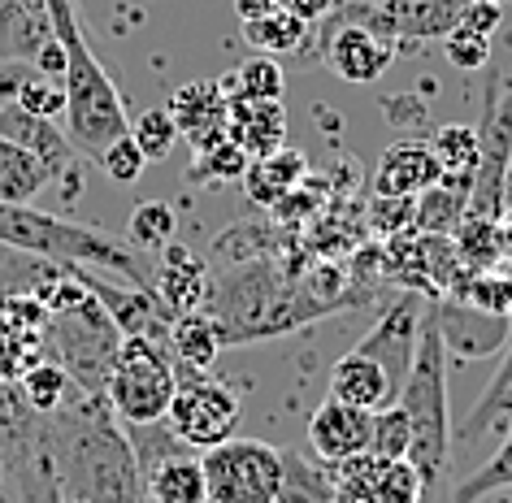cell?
<instances>
[{
  "instance_id": "6da1fadb",
  "label": "cell",
  "mask_w": 512,
  "mask_h": 503,
  "mask_svg": "<svg viewBox=\"0 0 512 503\" xmlns=\"http://www.w3.org/2000/svg\"><path fill=\"white\" fill-rule=\"evenodd\" d=\"M44 456L70 503H148L144 469L109 399L74 391L66 408L48 412Z\"/></svg>"
},
{
  "instance_id": "7a4b0ae2",
  "label": "cell",
  "mask_w": 512,
  "mask_h": 503,
  "mask_svg": "<svg viewBox=\"0 0 512 503\" xmlns=\"http://www.w3.org/2000/svg\"><path fill=\"white\" fill-rule=\"evenodd\" d=\"M204 313L217 321L226 347H243L309 326V321L330 313V304L317 300L296 269L278 261H243L213 278Z\"/></svg>"
},
{
  "instance_id": "3957f363",
  "label": "cell",
  "mask_w": 512,
  "mask_h": 503,
  "mask_svg": "<svg viewBox=\"0 0 512 503\" xmlns=\"http://www.w3.org/2000/svg\"><path fill=\"white\" fill-rule=\"evenodd\" d=\"M48 18H53V35L66 48V135L79 157L100 161L113 139L131 131L126 122V105L113 87L109 70L87 44L79 0H48Z\"/></svg>"
},
{
  "instance_id": "277c9868",
  "label": "cell",
  "mask_w": 512,
  "mask_h": 503,
  "mask_svg": "<svg viewBox=\"0 0 512 503\" xmlns=\"http://www.w3.org/2000/svg\"><path fill=\"white\" fill-rule=\"evenodd\" d=\"M0 243L48 256L57 265H83L122 282H135V287H152V265L144 261V252H135L126 243V235H109L100 226L40 213L35 204H0Z\"/></svg>"
},
{
  "instance_id": "5b68a950",
  "label": "cell",
  "mask_w": 512,
  "mask_h": 503,
  "mask_svg": "<svg viewBox=\"0 0 512 503\" xmlns=\"http://www.w3.org/2000/svg\"><path fill=\"white\" fill-rule=\"evenodd\" d=\"M395 408L404 412L408 421V464L421 477V490L443 486L447 477V460H452V417H447V347L434 330V321L426 313V326H421L417 339V356L413 369L404 378V391L395 399Z\"/></svg>"
},
{
  "instance_id": "8992f818",
  "label": "cell",
  "mask_w": 512,
  "mask_h": 503,
  "mask_svg": "<svg viewBox=\"0 0 512 503\" xmlns=\"http://www.w3.org/2000/svg\"><path fill=\"white\" fill-rule=\"evenodd\" d=\"M126 334L113 326V317L100 308V300L87 291L83 304L53 313L44 326V360L66 369V378L79 386L83 395L105 399L109 391V373L118 365Z\"/></svg>"
},
{
  "instance_id": "52a82bcc",
  "label": "cell",
  "mask_w": 512,
  "mask_h": 503,
  "mask_svg": "<svg viewBox=\"0 0 512 503\" xmlns=\"http://www.w3.org/2000/svg\"><path fill=\"white\" fill-rule=\"evenodd\" d=\"M178 391V365L174 352L148 339H122L118 365L109 373V408L122 425H148L165 421L170 399Z\"/></svg>"
},
{
  "instance_id": "ba28073f",
  "label": "cell",
  "mask_w": 512,
  "mask_h": 503,
  "mask_svg": "<svg viewBox=\"0 0 512 503\" xmlns=\"http://www.w3.org/2000/svg\"><path fill=\"white\" fill-rule=\"evenodd\" d=\"M478 174H473L465 217H499L508 213V178H512V87L504 74H491L482 87V126H478Z\"/></svg>"
},
{
  "instance_id": "9c48e42d",
  "label": "cell",
  "mask_w": 512,
  "mask_h": 503,
  "mask_svg": "<svg viewBox=\"0 0 512 503\" xmlns=\"http://www.w3.org/2000/svg\"><path fill=\"white\" fill-rule=\"evenodd\" d=\"M204 486L209 503H274L283 451L265 438H226L222 447L204 451Z\"/></svg>"
},
{
  "instance_id": "30bf717a",
  "label": "cell",
  "mask_w": 512,
  "mask_h": 503,
  "mask_svg": "<svg viewBox=\"0 0 512 503\" xmlns=\"http://www.w3.org/2000/svg\"><path fill=\"white\" fill-rule=\"evenodd\" d=\"M178 365V360H174ZM165 421L174 425V434L187 447H196L200 456L213 447H222L226 438H235L239 425V395L226 382L209 378V369H187L178 365V391L170 399Z\"/></svg>"
},
{
  "instance_id": "8fae6325",
  "label": "cell",
  "mask_w": 512,
  "mask_h": 503,
  "mask_svg": "<svg viewBox=\"0 0 512 503\" xmlns=\"http://www.w3.org/2000/svg\"><path fill=\"white\" fill-rule=\"evenodd\" d=\"M70 274L96 295L100 308L113 317V326H118L126 339H148V343L170 347L174 313L161 304V295L152 291V287H135V282H122V278H113V274L83 269V265H70Z\"/></svg>"
},
{
  "instance_id": "7c38bea8",
  "label": "cell",
  "mask_w": 512,
  "mask_h": 503,
  "mask_svg": "<svg viewBox=\"0 0 512 503\" xmlns=\"http://www.w3.org/2000/svg\"><path fill=\"white\" fill-rule=\"evenodd\" d=\"M0 139H9V144L27 148L35 161L48 170V183H61L66 187V200L79 196V152H74L70 135L61 131L53 118H35L22 105L9 100L5 109H0Z\"/></svg>"
},
{
  "instance_id": "4fadbf2b",
  "label": "cell",
  "mask_w": 512,
  "mask_h": 503,
  "mask_svg": "<svg viewBox=\"0 0 512 503\" xmlns=\"http://www.w3.org/2000/svg\"><path fill=\"white\" fill-rule=\"evenodd\" d=\"M335 495L348 503H421V477L408 460H382L374 451L330 464Z\"/></svg>"
},
{
  "instance_id": "5bb4252c",
  "label": "cell",
  "mask_w": 512,
  "mask_h": 503,
  "mask_svg": "<svg viewBox=\"0 0 512 503\" xmlns=\"http://www.w3.org/2000/svg\"><path fill=\"white\" fill-rule=\"evenodd\" d=\"M430 321H434V330H439L447 352L465 356V360H482V356L504 352L508 339H512V317L482 313V308L452 300V295H439V300L430 304Z\"/></svg>"
},
{
  "instance_id": "9a60e30c",
  "label": "cell",
  "mask_w": 512,
  "mask_h": 503,
  "mask_svg": "<svg viewBox=\"0 0 512 503\" xmlns=\"http://www.w3.org/2000/svg\"><path fill=\"white\" fill-rule=\"evenodd\" d=\"M313 40L322 44V61H326V66L335 70L343 83H356V87L378 83L382 74L391 70L395 48H400L395 40H387V35H378L369 27H352V22H343V27H326V31L313 27Z\"/></svg>"
},
{
  "instance_id": "2e32d148",
  "label": "cell",
  "mask_w": 512,
  "mask_h": 503,
  "mask_svg": "<svg viewBox=\"0 0 512 503\" xmlns=\"http://www.w3.org/2000/svg\"><path fill=\"white\" fill-rule=\"evenodd\" d=\"M152 265V291L161 295V304L170 308L174 317L183 313H200L204 300H209V287H213V274H209V261L200 252L183 248V243H165Z\"/></svg>"
},
{
  "instance_id": "e0dca14e",
  "label": "cell",
  "mask_w": 512,
  "mask_h": 503,
  "mask_svg": "<svg viewBox=\"0 0 512 503\" xmlns=\"http://www.w3.org/2000/svg\"><path fill=\"white\" fill-rule=\"evenodd\" d=\"M369 438H374V412L352 408L343 399H322L317 412L309 417V451L326 464L352 460L369 451Z\"/></svg>"
},
{
  "instance_id": "ac0fdd59",
  "label": "cell",
  "mask_w": 512,
  "mask_h": 503,
  "mask_svg": "<svg viewBox=\"0 0 512 503\" xmlns=\"http://www.w3.org/2000/svg\"><path fill=\"white\" fill-rule=\"evenodd\" d=\"M165 113L174 118L178 139H187L191 152H209L226 139V96H222V83L217 79L183 83L170 96Z\"/></svg>"
},
{
  "instance_id": "d6986e66",
  "label": "cell",
  "mask_w": 512,
  "mask_h": 503,
  "mask_svg": "<svg viewBox=\"0 0 512 503\" xmlns=\"http://www.w3.org/2000/svg\"><path fill=\"white\" fill-rule=\"evenodd\" d=\"M434 183H439V161H434L430 144H421V139H395V144L382 148L369 191L374 196H391V200H417Z\"/></svg>"
},
{
  "instance_id": "ffe728a7",
  "label": "cell",
  "mask_w": 512,
  "mask_h": 503,
  "mask_svg": "<svg viewBox=\"0 0 512 503\" xmlns=\"http://www.w3.org/2000/svg\"><path fill=\"white\" fill-rule=\"evenodd\" d=\"M226 139L248 152L252 161L287 148L283 100H226Z\"/></svg>"
},
{
  "instance_id": "44dd1931",
  "label": "cell",
  "mask_w": 512,
  "mask_h": 503,
  "mask_svg": "<svg viewBox=\"0 0 512 503\" xmlns=\"http://www.w3.org/2000/svg\"><path fill=\"white\" fill-rule=\"evenodd\" d=\"M330 399H343L352 408H365V412H382L400 399V386L387 378V369L378 360H369L365 352H352L335 360L330 369Z\"/></svg>"
},
{
  "instance_id": "7402d4cb",
  "label": "cell",
  "mask_w": 512,
  "mask_h": 503,
  "mask_svg": "<svg viewBox=\"0 0 512 503\" xmlns=\"http://www.w3.org/2000/svg\"><path fill=\"white\" fill-rule=\"evenodd\" d=\"M53 18H48V0H0V61H27L53 44Z\"/></svg>"
},
{
  "instance_id": "603a6c76",
  "label": "cell",
  "mask_w": 512,
  "mask_h": 503,
  "mask_svg": "<svg viewBox=\"0 0 512 503\" xmlns=\"http://www.w3.org/2000/svg\"><path fill=\"white\" fill-rule=\"evenodd\" d=\"M44 412H35L27 404L18 382L0 378V469L31 460L44 451Z\"/></svg>"
},
{
  "instance_id": "cb8c5ba5",
  "label": "cell",
  "mask_w": 512,
  "mask_h": 503,
  "mask_svg": "<svg viewBox=\"0 0 512 503\" xmlns=\"http://www.w3.org/2000/svg\"><path fill=\"white\" fill-rule=\"evenodd\" d=\"M387 18L395 44H421V40H443L447 31L460 27L465 0H387Z\"/></svg>"
},
{
  "instance_id": "d4e9b609",
  "label": "cell",
  "mask_w": 512,
  "mask_h": 503,
  "mask_svg": "<svg viewBox=\"0 0 512 503\" xmlns=\"http://www.w3.org/2000/svg\"><path fill=\"white\" fill-rule=\"evenodd\" d=\"M309 174V161L296 148H278L270 157H256L243 174V191L256 209H278L283 200H291V191H300V178Z\"/></svg>"
},
{
  "instance_id": "484cf974",
  "label": "cell",
  "mask_w": 512,
  "mask_h": 503,
  "mask_svg": "<svg viewBox=\"0 0 512 503\" xmlns=\"http://www.w3.org/2000/svg\"><path fill=\"white\" fill-rule=\"evenodd\" d=\"M430 152H434V161H439V183L473 191V174H478V157H482L478 126H469V122L439 126L430 139Z\"/></svg>"
},
{
  "instance_id": "4316f807",
  "label": "cell",
  "mask_w": 512,
  "mask_h": 503,
  "mask_svg": "<svg viewBox=\"0 0 512 503\" xmlns=\"http://www.w3.org/2000/svg\"><path fill=\"white\" fill-rule=\"evenodd\" d=\"M335 477L330 464L317 456L287 447L283 451V473H278V499L274 503H335Z\"/></svg>"
},
{
  "instance_id": "83f0119b",
  "label": "cell",
  "mask_w": 512,
  "mask_h": 503,
  "mask_svg": "<svg viewBox=\"0 0 512 503\" xmlns=\"http://www.w3.org/2000/svg\"><path fill=\"white\" fill-rule=\"evenodd\" d=\"M66 274H70V265H57V261H48V256L5 248V243H0V300H9V295H31V300H40V295Z\"/></svg>"
},
{
  "instance_id": "f1b7e54d",
  "label": "cell",
  "mask_w": 512,
  "mask_h": 503,
  "mask_svg": "<svg viewBox=\"0 0 512 503\" xmlns=\"http://www.w3.org/2000/svg\"><path fill=\"white\" fill-rule=\"evenodd\" d=\"M148 503H209V486H204V464L200 456H174L161 460L157 469L144 477Z\"/></svg>"
},
{
  "instance_id": "f546056e",
  "label": "cell",
  "mask_w": 512,
  "mask_h": 503,
  "mask_svg": "<svg viewBox=\"0 0 512 503\" xmlns=\"http://www.w3.org/2000/svg\"><path fill=\"white\" fill-rule=\"evenodd\" d=\"M170 352L178 365H187V369H213V360L226 352V343H222V330H217V321L204 313H183V317H174V326H170Z\"/></svg>"
},
{
  "instance_id": "4dcf8cb0",
  "label": "cell",
  "mask_w": 512,
  "mask_h": 503,
  "mask_svg": "<svg viewBox=\"0 0 512 503\" xmlns=\"http://www.w3.org/2000/svg\"><path fill=\"white\" fill-rule=\"evenodd\" d=\"M499 421H512V339L504 347V360H499L491 386H486L482 399L473 404L465 425H456V430H452V438H465V443H473V438H482Z\"/></svg>"
},
{
  "instance_id": "1f68e13d",
  "label": "cell",
  "mask_w": 512,
  "mask_h": 503,
  "mask_svg": "<svg viewBox=\"0 0 512 503\" xmlns=\"http://www.w3.org/2000/svg\"><path fill=\"white\" fill-rule=\"evenodd\" d=\"M243 40H248L261 57L300 53V48H309L313 27H309V22H300L296 14H287V9H270L265 18L243 22Z\"/></svg>"
},
{
  "instance_id": "d6a6232c",
  "label": "cell",
  "mask_w": 512,
  "mask_h": 503,
  "mask_svg": "<svg viewBox=\"0 0 512 503\" xmlns=\"http://www.w3.org/2000/svg\"><path fill=\"white\" fill-rule=\"evenodd\" d=\"M452 248L469 274H486V269L504 265V230L491 217H460Z\"/></svg>"
},
{
  "instance_id": "836d02e7",
  "label": "cell",
  "mask_w": 512,
  "mask_h": 503,
  "mask_svg": "<svg viewBox=\"0 0 512 503\" xmlns=\"http://www.w3.org/2000/svg\"><path fill=\"white\" fill-rule=\"evenodd\" d=\"M48 187V170L27 148L0 139V204H31Z\"/></svg>"
},
{
  "instance_id": "e575fe53",
  "label": "cell",
  "mask_w": 512,
  "mask_h": 503,
  "mask_svg": "<svg viewBox=\"0 0 512 503\" xmlns=\"http://www.w3.org/2000/svg\"><path fill=\"white\" fill-rule=\"evenodd\" d=\"M465 209H469V191L434 183L430 191H421V196L413 200V226H417V235L452 239L456 226H460V217H465Z\"/></svg>"
},
{
  "instance_id": "d590c367",
  "label": "cell",
  "mask_w": 512,
  "mask_h": 503,
  "mask_svg": "<svg viewBox=\"0 0 512 503\" xmlns=\"http://www.w3.org/2000/svg\"><path fill=\"white\" fill-rule=\"evenodd\" d=\"M222 96L226 100H283V70L274 57H252L239 70L222 74Z\"/></svg>"
},
{
  "instance_id": "8d00e7d4",
  "label": "cell",
  "mask_w": 512,
  "mask_h": 503,
  "mask_svg": "<svg viewBox=\"0 0 512 503\" xmlns=\"http://www.w3.org/2000/svg\"><path fill=\"white\" fill-rule=\"evenodd\" d=\"M5 486L14 490V503H70L44 451L14 464V469H5Z\"/></svg>"
},
{
  "instance_id": "74e56055",
  "label": "cell",
  "mask_w": 512,
  "mask_h": 503,
  "mask_svg": "<svg viewBox=\"0 0 512 503\" xmlns=\"http://www.w3.org/2000/svg\"><path fill=\"white\" fill-rule=\"evenodd\" d=\"M495 490H512V425H508V438L499 443V451L491 460H482L469 477H460L452 486V503H478Z\"/></svg>"
},
{
  "instance_id": "f35d334b",
  "label": "cell",
  "mask_w": 512,
  "mask_h": 503,
  "mask_svg": "<svg viewBox=\"0 0 512 503\" xmlns=\"http://www.w3.org/2000/svg\"><path fill=\"white\" fill-rule=\"evenodd\" d=\"M174 230H178V217L165 200H144L131 217H126V243L144 256L161 252L165 243H174Z\"/></svg>"
},
{
  "instance_id": "ab89813d",
  "label": "cell",
  "mask_w": 512,
  "mask_h": 503,
  "mask_svg": "<svg viewBox=\"0 0 512 503\" xmlns=\"http://www.w3.org/2000/svg\"><path fill=\"white\" fill-rule=\"evenodd\" d=\"M126 438H131V451L139 460V469H144V477L157 469L161 460H174V456H191L196 447H187L183 438L174 434L170 421H148V425H122Z\"/></svg>"
},
{
  "instance_id": "60d3db41",
  "label": "cell",
  "mask_w": 512,
  "mask_h": 503,
  "mask_svg": "<svg viewBox=\"0 0 512 503\" xmlns=\"http://www.w3.org/2000/svg\"><path fill=\"white\" fill-rule=\"evenodd\" d=\"M22 395H27V404L35 408V412H57V408H66L70 404V395L79 391L70 378H66V369L61 365H53V360H40L35 369H27L22 373Z\"/></svg>"
},
{
  "instance_id": "b9f144b4",
  "label": "cell",
  "mask_w": 512,
  "mask_h": 503,
  "mask_svg": "<svg viewBox=\"0 0 512 503\" xmlns=\"http://www.w3.org/2000/svg\"><path fill=\"white\" fill-rule=\"evenodd\" d=\"M252 157L243 148H235L230 139H222L217 148L209 152H196V161H191V183H204V187H226V183H243V174H248Z\"/></svg>"
},
{
  "instance_id": "7bdbcfd3",
  "label": "cell",
  "mask_w": 512,
  "mask_h": 503,
  "mask_svg": "<svg viewBox=\"0 0 512 503\" xmlns=\"http://www.w3.org/2000/svg\"><path fill=\"white\" fill-rule=\"evenodd\" d=\"M14 105H22L27 113H35V118H66V87H61L57 79H44L35 66L22 70V83H18V100Z\"/></svg>"
},
{
  "instance_id": "ee69618b",
  "label": "cell",
  "mask_w": 512,
  "mask_h": 503,
  "mask_svg": "<svg viewBox=\"0 0 512 503\" xmlns=\"http://www.w3.org/2000/svg\"><path fill=\"white\" fill-rule=\"evenodd\" d=\"M131 139L139 144V152H144V161H165L178 144V126L165 109H148L131 122Z\"/></svg>"
},
{
  "instance_id": "f6af8a7d",
  "label": "cell",
  "mask_w": 512,
  "mask_h": 503,
  "mask_svg": "<svg viewBox=\"0 0 512 503\" xmlns=\"http://www.w3.org/2000/svg\"><path fill=\"white\" fill-rule=\"evenodd\" d=\"M96 165L109 174V183H113V187H135L148 161H144V152H139V144L131 139V131H126V135L113 139L105 152H100V161H96Z\"/></svg>"
},
{
  "instance_id": "bcb514c9",
  "label": "cell",
  "mask_w": 512,
  "mask_h": 503,
  "mask_svg": "<svg viewBox=\"0 0 512 503\" xmlns=\"http://www.w3.org/2000/svg\"><path fill=\"white\" fill-rule=\"evenodd\" d=\"M443 57L452 61L456 70H486L491 66V35H478V31H469V27H456V31H447L443 35Z\"/></svg>"
},
{
  "instance_id": "7dc6e473",
  "label": "cell",
  "mask_w": 512,
  "mask_h": 503,
  "mask_svg": "<svg viewBox=\"0 0 512 503\" xmlns=\"http://www.w3.org/2000/svg\"><path fill=\"white\" fill-rule=\"evenodd\" d=\"M408 443H413V434H408V421L400 408H382L374 412V438H369V451L382 460H408Z\"/></svg>"
},
{
  "instance_id": "c3c4849f",
  "label": "cell",
  "mask_w": 512,
  "mask_h": 503,
  "mask_svg": "<svg viewBox=\"0 0 512 503\" xmlns=\"http://www.w3.org/2000/svg\"><path fill=\"white\" fill-rule=\"evenodd\" d=\"M369 226L378 230L382 239H400V235H413V200H391V196H374L369 204Z\"/></svg>"
},
{
  "instance_id": "681fc988",
  "label": "cell",
  "mask_w": 512,
  "mask_h": 503,
  "mask_svg": "<svg viewBox=\"0 0 512 503\" xmlns=\"http://www.w3.org/2000/svg\"><path fill=\"white\" fill-rule=\"evenodd\" d=\"M460 27L478 31V35H495L499 27H504V5H499V0H465Z\"/></svg>"
},
{
  "instance_id": "f907efd6",
  "label": "cell",
  "mask_w": 512,
  "mask_h": 503,
  "mask_svg": "<svg viewBox=\"0 0 512 503\" xmlns=\"http://www.w3.org/2000/svg\"><path fill=\"white\" fill-rule=\"evenodd\" d=\"M278 9H287V14H296L300 22H309V27H317L326 14H330V0H274Z\"/></svg>"
},
{
  "instance_id": "816d5d0a",
  "label": "cell",
  "mask_w": 512,
  "mask_h": 503,
  "mask_svg": "<svg viewBox=\"0 0 512 503\" xmlns=\"http://www.w3.org/2000/svg\"><path fill=\"white\" fill-rule=\"evenodd\" d=\"M22 70H27V61H0V109H5L9 100H18Z\"/></svg>"
},
{
  "instance_id": "f5cc1de1",
  "label": "cell",
  "mask_w": 512,
  "mask_h": 503,
  "mask_svg": "<svg viewBox=\"0 0 512 503\" xmlns=\"http://www.w3.org/2000/svg\"><path fill=\"white\" fill-rule=\"evenodd\" d=\"M270 9H278L274 0H235V14H239V22H252V18H265Z\"/></svg>"
},
{
  "instance_id": "db71d44e",
  "label": "cell",
  "mask_w": 512,
  "mask_h": 503,
  "mask_svg": "<svg viewBox=\"0 0 512 503\" xmlns=\"http://www.w3.org/2000/svg\"><path fill=\"white\" fill-rule=\"evenodd\" d=\"M387 0H330V14H352V9H382Z\"/></svg>"
},
{
  "instance_id": "11a10c76",
  "label": "cell",
  "mask_w": 512,
  "mask_h": 503,
  "mask_svg": "<svg viewBox=\"0 0 512 503\" xmlns=\"http://www.w3.org/2000/svg\"><path fill=\"white\" fill-rule=\"evenodd\" d=\"M421 503H452V486H434V490H421Z\"/></svg>"
},
{
  "instance_id": "9f6ffc18",
  "label": "cell",
  "mask_w": 512,
  "mask_h": 503,
  "mask_svg": "<svg viewBox=\"0 0 512 503\" xmlns=\"http://www.w3.org/2000/svg\"><path fill=\"white\" fill-rule=\"evenodd\" d=\"M499 230H504V261H512V209L499 217Z\"/></svg>"
},
{
  "instance_id": "6f0895ef",
  "label": "cell",
  "mask_w": 512,
  "mask_h": 503,
  "mask_svg": "<svg viewBox=\"0 0 512 503\" xmlns=\"http://www.w3.org/2000/svg\"><path fill=\"white\" fill-rule=\"evenodd\" d=\"M0 503H9V486H5V469H0Z\"/></svg>"
},
{
  "instance_id": "680465c9",
  "label": "cell",
  "mask_w": 512,
  "mask_h": 503,
  "mask_svg": "<svg viewBox=\"0 0 512 503\" xmlns=\"http://www.w3.org/2000/svg\"><path fill=\"white\" fill-rule=\"evenodd\" d=\"M508 317H512V269H508Z\"/></svg>"
},
{
  "instance_id": "91938a15",
  "label": "cell",
  "mask_w": 512,
  "mask_h": 503,
  "mask_svg": "<svg viewBox=\"0 0 512 503\" xmlns=\"http://www.w3.org/2000/svg\"><path fill=\"white\" fill-rule=\"evenodd\" d=\"M508 209H512V187H508Z\"/></svg>"
},
{
  "instance_id": "94428289",
  "label": "cell",
  "mask_w": 512,
  "mask_h": 503,
  "mask_svg": "<svg viewBox=\"0 0 512 503\" xmlns=\"http://www.w3.org/2000/svg\"><path fill=\"white\" fill-rule=\"evenodd\" d=\"M504 83H508V87H512V74H504Z\"/></svg>"
},
{
  "instance_id": "6125c7cd",
  "label": "cell",
  "mask_w": 512,
  "mask_h": 503,
  "mask_svg": "<svg viewBox=\"0 0 512 503\" xmlns=\"http://www.w3.org/2000/svg\"><path fill=\"white\" fill-rule=\"evenodd\" d=\"M335 503H348V499H335Z\"/></svg>"
},
{
  "instance_id": "be15d7a7",
  "label": "cell",
  "mask_w": 512,
  "mask_h": 503,
  "mask_svg": "<svg viewBox=\"0 0 512 503\" xmlns=\"http://www.w3.org/2000/svg\"><path fill=\"white\" fill-rule=\"evenodd\" d=\"M499 5H508V0H499Z\"/></svg>"
},
{
  "instance_id": "e7e4bbea",
  "label": "cell",
  "mask_w": 512,
  "mask_h": 503,
  "mask_svg": "<svg viewBox=\"0 0 512 503\" xmlns=\"http://www.w3.org/2000/svg\"><path fill=\"white\" fill-rule=\"evenodd\" d=\"M508 495H512V490H508Z\"/></svg>"
}]
</instances>
